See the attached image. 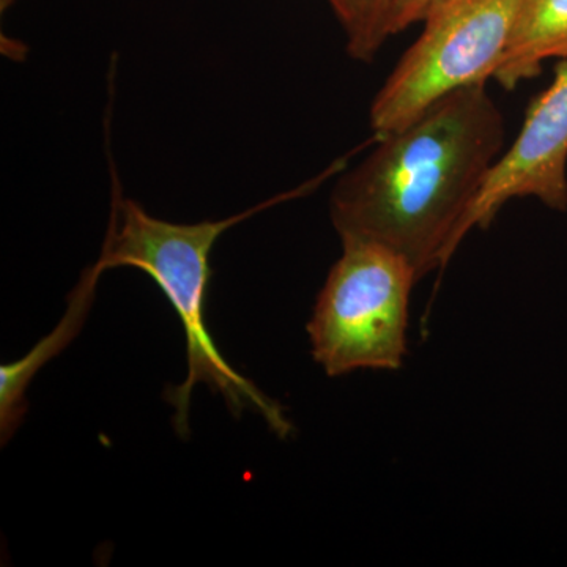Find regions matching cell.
Masks as SVG:
<instances>
[{
    "label": "cell",
    "instance_id": "obj_1",
    "mask_svg": "<svg viewBox=\"0 0 567 567\" xmlns=\"http://www.w3.org/2000/svg\"><path fill=\"white\" fill-rule=\"evenodd\" d=\"M375 141L336 183L331 221L342 241L382 246L420 281L443 270L468 234L470 212L505 152V115L486 84L470 85Z\"/></svg>",
    "mask_w": 567,
    "mask_h": 567
},
{
    "label": "cell",
    "instance_id": "obj_2",
    "mask_svg": "<svg viewBox=\"0 0 567 567\" xmlns=\"http://www.w3.org/2000/svg\"><path fill=\"white\" fill-rule=\"evenodd\" d=\"M111 164V215L99 260L82 275V281L96 287L104 271L136 268L153 279L181 319L186 339L188 374L181 385L167 388L166 399L175 406L174 425L188 435L189 401L199 383L221 394L234 415L252 410L264 417L276 435L292 431L282 406L265 395L251 380L238 374L219 352L205 322V303L210 287V254L224 233L257 213L298 196L287 193L216 221L181 224L155 218L122 192Z\"/></svg>",
    "mask_w": 567,
    "mask_h": 567
},
{
    "label": "cell",
    "instance_id": "obj_3",
    "mask_svg": "<svg viewBox=\"0 0 567 567\" xmlns=\"http://www.w3.org/2000/svg\"><path fill=\"white\" fill-rule=\"evenodd\" d=\"M413 268L382 246L342 241L308 323L312 357L330 377L398 371L406 352Z\"/></svg>",
    "mask_w": 567,
    "mask_h": 567
},
{
    "label": "cell",
    "instance_id": "obj_4",
    "mask_svg": "<svg viewBox=\"0 0 567 567\" xmlns=\"http://www.w3.org/2000/svg\"><path fill=\"white\" fill-rule=\"evenodd\" d=\"M525 0H440L371 104L377 137L402 128L450 93L494 80Z\"/></svg>",
    "mask_w": 567,
    "mask_h": 567
},
{
    "label": "cell",
    "instance_id": "obj_5",
    "mask_svg": "<svg viewBox=\"0 0 567 567\" xmlns=\"http://www.w3.org/2000/svg\"><path fill=\"white\" fill-rule=\"evenodd\" d=\"M536 197L554 210H567V59L555 66L546 91L529 103L516 141L492 167L466 219L486 229L511 199Z\"/></svg>",
    "mask_w": 567,
    "mask_h": 567
},
{
    "label": "cell",
    "instance_id": "obj_6",
    "mask_svg": "<svg viewBox=\"0 0 567 567\" xmlns=\"http://www.w3.org/2000/svg\"><path fill=\"white\" fill-rule=\"evenodd\" d=\"M550 59H567V0H525L494 80L514 91L540 74Z\"/></svg>",
    "mask_w": 567,
    "mask_h": 567
},
{
    "label": "cell",
    "instance_id": "obj_7",
    "mask_svg": "<svg viewBox=\"0 0 567 567\" xmlns=\"http://www.w3.org/2000/svg\"><path fill=\"white\" fill-rule=\"evenodd\" d=\"M95 290L78 284L71 295L69 311L65 319L39 346L33 347L31 353L17 363L3 364L0 368V435L2 445L9 442L18 425L21 424L25 409V388L41 365L50 361L54 354L61 352L71 339L81 330L85 312L91 308Z\"/></svg>",
    "mask_w": 567,
    "mask_h": 567
},
{
    "label": "cell",
    "instance_id": "obj_8",
    "mask_svg": "<svg viewBox=\"0 0 567 567\" xmlns=\"http://www.w3.org/2000/svg\"><path fill=\"white\" fill-rule=\"evenodd\" d=\"M383 9L385 0H357V20L346 33L347 52L354 61L371 62L385 43Z\"/></svg>",
    "mask_w": 567,
    "mask_h": 567
},
{
    "label": "cell",
    "instance_id": "obj_9",
    "mask_svg": "<svg viewBox=\"0 0 567 567\" xmlns=\"http://www.w3.org/2000/svg\"><path fill=\"white\" fill-rule=\"evenodd\" d=\"M440 0H385L383 9V37L404 32L410 25L425 20Z\"/></svg>",
    "mask_w": 567,
    "mask_h": 567
},
{
    "label": "cell",
    "instance_id": "obj_10",
    "mask_svg": "<svg viewBox=\"0 0 567 567\" xmlns=\"http://www.w3.org/2000/svg\"><path fill=\"white\" fill-rule=\"evenodd\" d=\"M327 2L334 11L336 18L341 22L346 33L349 32L357 20V0H327Z\"/></svg>",
    "mask_w": 567,
    "mask_h": 567
},
{
    "label": "cell",
    "instance_id": "obj_11",
    "mask_svg": "<svg viewBox=\"0 0 567 567\" xmlns=\"http://www.w3.org/2000/svg\"><path fill=\"white\" fill-rule=\"evenodd\" d=\"M17 2L18 0H0V11L6 13V11H9Z\"/></svg>",
    "mask_w": 567,
    "mask_h": 567
}]
</instances>
